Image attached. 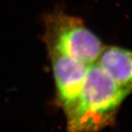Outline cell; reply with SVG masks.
<instances>
[{
  "mask_svg": "<svg viewBox=\"0 0 132 132\" xmlns=\"http://www.w3.org/2000/svg\"><path fill=\"white\" fill-rule=\"evenodd\" d=\"M131 92L118 84L97 62L89 65L78 98L65 114L68 131H98L111 123Z\"/></svg>",
  "mask_w": 132,
  "mask_h": 132,
  "instance_id": "cell-1",
  "label": "cell"
},
{
  "mask_svg": "<svg viewBox=\"0 0 132 132\" xmlns=\"http://www.w3.org/2000/svg\"><path fill=\"white\" fill-rule=\"evenodd\" d=\"M97 62L118 84L132 90V52L117 46L105 47Z\"/></svg>",
  "mask_w": 132,
  "mask_h": 132,
  "instance_id": "cell-4",
  "label": "cell"
},
{
  "mask_svg": "<svg viewBox=\"0 0 132 132\" xmlns=\"http://www.w3.org/2000/svg\"><path fill=\"white\" fill-rule=\"evenodd\" d=\"M49 55L56 85L57 101L66 114L78 98L89 65L60 53L50 52Z\"/></svg>",
  "mask_w": 132,
  "mask_h": 132,
  "instance_id": "cell-3",
  "label": "cell"
},
{
  "mask_svg": "<svg viewBox=\"0 0 132 132\" xmlns=\"http://www.w3.org/2000/svg\"><path fill=\"white\" fill-rule=\"evenodd\" d=\"M45 25L48 53H60L90 65L97 61L105 48L77 17L57 12L46 16Z\"/></svg>",
  "mask_w": 132,
  "mask_h": 132,
  "instance_id": "cell-2",
  "label": "cell"
}]
</instances>
